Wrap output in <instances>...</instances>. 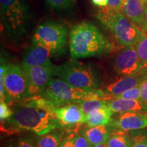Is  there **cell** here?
Returning a JSON list of instances; mask_svg holds the SVG:
<instances>
[{"label":"cell","mask_w":147,"mask_h":147,"mask_svg":"<svg viewBox=\"0 0 147 147\" xmlns=\"http://www.w3.org/2000/svg\"><path fill=\"white\" fill-rule=\"evenodd\" d=\"M55 108L42 95L25 97L16 102L9 123L14 128L43 135L59 127Z\"/></svg>","instance_id":"obj_1"},{"label":"cell","mask_w":147,"mask_h":147,"mask_svg":"<svg viewBox=\"0 0 147 147\" xmlns=\"http://www.w3.org/2000/svg\"><path fill=\"white\" fill-rule=\"evenodd\" d=\"M69 49L73 59L108 55L113 46L93 23L83 21L71 27Z\"/></svg>","instance_id":"obj_2"},{"label":"cell","mask_w":147,"mask_h":147,"mask_svg":"<svg viewBox=\"0 0 147 147\" xmlns=\"http://www.w3.org/2000/svg\"><path fill=\"white\" fill-rule=\"evenodd\" d=\"M53 75L74 87L83 89H100L102 84V72L99 67L76 59L55 67Z\"/></svg>","instance_id":"obj_3"},{"label":"cell","mask_w":147,"mask_h":147,"mask_svg":"<svg viewBox=\"0 0 147 147\" xmlns=\"http://www.w3.org/2000/svg\"><path fill=\"white\" fill-rule=\"evenodd\" d=\"M1 21L3 29L13 39L28 30L32 15L27 0H0Z\"/></svg>","instance_id":"obj_4"},{"label":"cell","mask_w":147,"mask_h":147,"mask_svg":"<svg viewBox=\"0 0 147 147\" xmlns=\"http://www.w3.org/2000/svg\"><path fill=\"white\" fill-rule=\"evenodd\" d=\"M97 18L110 29L116 40L123 47L134 46L141 29L121 11H112L106 7L97 12Z\"/></svg>","instance_id":"obj_5"},{"label":"cell","mask_w":147,"mask_h":147,"mask_svg":"<svg viewBox=\"0 0 147 147\" xmlns=\"http://www.w3.org/2000/svg\"><path fill=\"white\" fill-rule=\"evenodd\" d=\"M67 42L66 27L55 21H46L40 24L32 37V43L47 48L53 57H58L65 53Z\"/></svg>","instance_id":"obj_6"},{"label":"cell","mask_w":147,"mask_h":147,"mask_svg":"<svg viewBox=\"0 0 147 147\" xmlns=\"http://www.w3.org/2000/svg\"><path fill=\"white\" fill-rule=\"evenodd\" d=\"M89 91L75 87L65 80L57 78L51 79L41 95L55 107H59L76 102Z\"/></svg>","instance_id":"obj_7"},{"label":"cell","mask_w":147,"mask_h":147,"mask_svg":"<svg viewBox=\"0 0 147 147\" xmlns=\"http://www.w3.org/2000/svg\"><path fill=\"white\" fill-rule=\"evenodd\" d=\"M4 87L8 102H18L27 97L28 84L22 66L16 64L8 65Z\"/></svg>","instance_id":"obj_8"},{"label":"cell","mask_w":147,"mask_h":147,"mask_svg":"<svg viewBox=\"0 0 147 147\" xmlns=\"http://www.w3.org/2000/svg\"><path fill=\"white\" fill-rule=\"evenodd\" d=\"M147 66L139 57L134 46L125 47L117 55L115 61V69L123 76H136L146 72Z\"/></svg>","instance_id":"obj_9"},{"label":"cell","mask_w":147,"mask_h":147,"mask_svg":"<svg viewBox=\"0 0 147 147\" xmlns=\"http://www.w3.org/2000/svg\"><path fill=\"white\" fill-rule=\"evenodd\" d=\"M54 66L51 61L44 65L23 68L26 75L28 91L27 97L41 95L52 79Z\"/></svg>","instance_id":"obj_10"},{"label":"cell","mask_w":147,"mask_h":147,"mask_svg":"<svg viewBox=\"0 0 147 147\" xmlns=\"http://www.w3.org/2000/svg\"><path fill=\"white\" fill-rule=\"evenodd\" d=\"M55 111L59 127L69 128L86 123V115L77 102L56 107Z\"/></svg>","instance_id":"obj_11"},{"label":"cell","mask_w":147,"mask_h":147,"mask_svg":"<svg viewBox=\"0 0 147 147\" xmlns=\"http://www.w3.org/2000/svg\"><path fill=\"white\" fill-rule=\"evenodd\" d=\"M110 125L124 131L140 130L147 127V114L142 112H126L113 117Z\"/></svg>","instance_id":"obj_12"},{"label":"cell","mask_w":147,"mask_h":147,"mask_svg":"<svg viewBox=\"0 0 147 147\" xmlns=\"http://www.w3.org/2000/svg\"><path fill=\"white\" fill-rule=\"evenodd\" d=\"M146 72L136 76H122L121 78L116 79L106 84L102 89L103 91L112 97L120 95L127 90L140 85L146 76L147 74Z\"/></svg>","instance_id":"obj_13"},{"label":"cell","mask_w":147,"mask_h":147,"mask_svg":"<svg viewBox=\"0 0 147 147\" xmlns=\"http://www.w3.org/2000/svg\"><path fill=\"white\" fill-rule=\"evenodd\" d=\"M51 51L47 48L33 43L24 54L22 67L27 68L44 65L51 61Z\"/></svg>","instance_id":"obj_14"},{"label":"cell","mask_w":147,"mask_h":147,"mask_svg":"<svg viewBox=\"0 0 147 147\" xmlns=\"http://www.w3.org/2000/svg\"><path fill=\"white\" fill-rule=\"evenodd\" d=\"M107 106L114 113L126 112H142L147 110V104L141 100H127L123 98H112L108 100Z\"/></svg>","instance_id":"obj_15"},{"label":"cell","mask_w":147,"mask_h":147,"mask_svg":"<svg viewBox=\"0 0 147 147\" xmlns=\"http://www.w3.org/2000/svg\"><path fill=\"white\" fill-rule=\"evenodd\" d=\"M146 5L142 0H123L121 12L134 24L142 28Z\"/></svg>","instance_id":"obj_16"},{"label":"cell","mask_w":147,"mask_h":147,"mask_svg":"<svg viewBox=\"0 0 147 147\" xmlns=\"http://www.w3.org/2000/svg\"><path fill=\"white\" fill-rule=\"evenodd\" d=\"M113 127L110 125L88 127L80 132L91 145L106 144Z\"/></svg>","instance_id":"obj_17"},{"label":"cell","mask_w":147,"mask_h":147,"mask_svg":"<svg viewBox=\"0 0 147 147\" xmlns=\"http://www.w3.org/2000/svg\"><path fill=\"white\" fill-rule=\"evenodd\" d=\"M113 113L108 106L95 110L86 116V123L88 127L109 125L113 119Z\"/></svg>","instance_id":"obj_18"},{"label":"cell","mask_w":147,"mask_h":147,"mask_svg":"<svg viewBox=\"0 0 147 147\" xmlns=\"http://www.w3.org/2000/svg\"><path fill=\"white\" fill-rule=\"evenodd\" d=\"M132 143L131 136L126 131L113 127L106 144L108 147H131Z\"/></svg>","instance_id":"obj_19"},{"label":"cell","mask_w":147,"mask_h":147,"mask_svg":"<svg viewBox=\"0 0 147 147\" xmlns=\"http://www.w3.org/2000/svg\"><path fill=\"white\" fill-rule=\"evenodd\" d=\"M63 138V132L55 129L39 136L37 138V145L38 147H59Z\"/></svg>","instance_id":"obj_20"},{"label":"cell","mask_w":147,"mask_h":147,"mask_svg":"<svg viewBox=\"0 0 147 147\" xmlns=\"http://www.w3.org/2000/svg\"><path fill=\"white\" fill-rule=\"evenodd\" d=\"M76 102L78 103L82 112L86 116L92 112H94L95 110L102 109L103 108L108 106V101L105 100H79Z\"/></svg>","instance_id":"obj_21"},{"label":"cell","mask_w":147,"mask_h":147,"mask_svg":"<svg viewBox=\"0 0 147 147\" xmlns=\"http://www.w3.org/2000/svg\"><path fill=\"white\" fill-rule=\"evenodd\" d=\"M134 47L140 59L147 66V32L141 29Z\"/></svg>","instance_id":"obj_22"},{"label":"cell","mask_w":147,"mask_h":147,"mask_svg":"<svg viewBox=\"0 0 147 147\" xmlns=\"http://www.w3.org/2000/svg\"><path fill=\"white\" fill-rule=\"evenodd\" d=\"M145 131H131L130 133L132 141V145L131 147H147V133Z\"/></svg>","instance_id":"obj_23"},{"label":"cell","mask_w":147,"mask_h":147,"mask_svg":"<svg viewBox=\"0 0 147 147\" xmlns=\"http://www.w3.org/2000/svg\"><path fill=\"white\" fill-rule=\"evenodd\" d=\"M138 85L127 90L120 95L113 96V98H123L127 100H140V86Z\"/></svg>","instance_id":"obj_24"},{"label":"cell","mask_w":147,"mask_h":147,"mask_svg":"<svg viewBox=\"0 0 147 147\" xmlns=\"http://www.w3.org/2000/svg\"><path fill=\"white\" fill-rule=\"evenodd\" d=\"M7 68H8V65L5 63V62L2 59V58H1V67H0V96H1V100L4 101H5V99H6L4 82Z\"/></svg>","instance_id":"obj_25"},{"label":"cell","mask_w":147,"mask_h":147,"mask_svg":"<svg viewBox=\"0 0 147 147\" xmlns=\"http://www.w3.org/2000/svg\"><path fill=\"white\" fill-rule=\"evenodd\" d=\"M49 5L58 10H65L73 6L74 0H46Z\"/></svg>","instance_id":"obj_26"},{"label":"cell","mask_w":147,"mask_h":147,"mask_svg":"<svg viewBox=\"0 0 147 147\" xmlns=\"http://www.w3.org/2000/svg\"><path fill=\"white\" fill-rule=\"evenodd\" d=\"M17 147H38L37 145V140L34 138L32 136H25L18 138Z\"/></svg>","instance_id":"obj_27"},{"label":"cell","mask_w":147,"mask_h":147,"mask_svg":"<svg viewBox=\"0 0 147 147\" xmlns=\"http://www.w3.org/2000/svg\"><path fill=\"white\" fill-rule=\"evenodd\" d=\"M13 115V111L9 108L7 103L4 100L0 101V119L1 121H4L5 119H10Z\"/></svg>","instance_id":"obj_28"},{"label":"cell","mask_w":147,"mask_h":147,"mask_svg":"<svg viewBox=\"0 0 147 147\" xmlns=\"http://www.w3.org/2000/svg\"><path fill=\"white\" fill-rule=\"evenodd\" d=\"M73 140L75 147H91L90 143L81 133L74 134Z\"/></svg>","instance_id":"obj_29"},{"label":"cell","mask_w":147,"mask_h":147,"mask_svg":"<svg viewBox=\"0 0 147 147\" xmlns=\"http://www.w3.org/2000/svg\"><path fill=\"white\" fill-rule=\"evenodd\" d=\"M123 0H108L106 8L112 11H121Z\"/></svg>","instance_id":"obj_30"},{"label":"cell","mask_w":147,"mask_h":147,"mask_svg":"<svg viewBox=\"0 0 147 147\" xmlns=\"http://www.w3.org/2000/svg\"><path fill=\"white\" fill-rule=\"evenodd\" d=\"M140 86V100L147 104V74Z\"/></svg>","instance_id":"obj_31"},{"label":"cell","mask_w":147,"mask_h":147,"mask_svg":"<svg viewBox=\"0 0 147 147\" xmlns=\"http://www.w3.org/2000/svg\"><path fill=\"white\" fill-rule=\"evenodd\" d=\"M74 136V133H71L69 134L67 136L64 138L59 147H75L73 140Z\"/></svg>","instance_id":"obj_32"},{"label":"cell","mask_w":147,"mask_h":147,"mask_svg":"<svg viewBox=\"0 0 147 147\" xmlns=\"http://www.w3.org/2000/svg\"><path fill=\"white\" fill-rule=\"evenodd\" d=\"M93 4L99 8H105L108 5V0H91Z\"/></svg>","instance_id":"obj_33"},{"label":"cell","mask_w":147,"mask_h":147,"mask_svg":"<svg viewBox=\"0 0 147 147\" xmlns=\"http://www.w3.org/2000/svg\"><path fill=\"white\" fill-rule=\"evenodd\" d=\"M142 29L147 32V5H146L145 7V13H144V23L142 27Z\"/></svg>","instance_id":"obj_34"},{"label":"cell","mask_w":147,"mask_h":147,"mask_svg":"<svg viewBox=\"0 0 147 147\" xmlns=\"http://www.w3.org/2000/svg\"><path fill=\"white\" fill-rule=\"evenodd\" d=\"M91 147H108V146L106 144H102L97 145H91Z\"/></svg>","instance_id":"obj_35"},{"label":"cell","mask_w":147,"mask_h":147,"mask_svg":"<svg viewBox=\"0 0 147 147\" xmlns=\"http://www.w3.org/2000/svg\"><path fill=\"white\" fill-rule=\"evenodd\" d=\"M5 147H17L16 143H11V144H8Z\"/></svg>","instance_id":"obj_36"},{"label":"cell","mask_w":147,"mask_h":147,"mask_svg":"<svg viewBox=\"0 0 147 147\" xmlns=\"http://www.w3.org/2000/svg\"><path fill=\"white\" fill-rule=\"evenodd\" d=\"M142 1L145 3V5H147V0H142Z\"/></svg>","instance_id":"obj_37"}]
</instances>
